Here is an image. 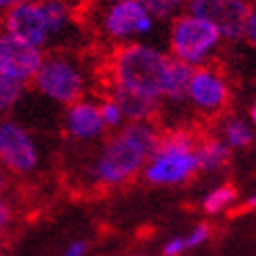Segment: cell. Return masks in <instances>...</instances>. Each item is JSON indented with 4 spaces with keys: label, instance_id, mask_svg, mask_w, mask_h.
<instances>
[{
    "label": "cell",
    "instance_id": "13",
    "mask_svg": "<svg viewBox=\"0 0 256 256\" xmlns=\"http://www.w3.org/2000/svg\"><path fill=\"white\" fill-rule=\"evenodd\" d=\"M110 99L120 108L122 116L130 118L132 122H145L149 118H154V114L158 112V99L145 97V94H138V92L126 90L120 86H114V84H112Z\"/></svg>",
    "mask_w": 256,
    "mask_h": 256
},
{
    "label": "cell",
    "instance_id": "14",
    "mask_svg": "<svg viewBox=\"0 0 256 256\" xmlns=\"http://www.w3.org/2000/svg\"><path fill=\"white\" fill-rule=\"evenodd\" d=\"M191 76H194V66H187V63L172 57L170 59V70H168L164 94L170 97L172 101H183L187 97V88H189Z\"/></svg>",
    "mask_w": 256,
    "mask_h": 256
},
{
    "label": "cell",
    "instance_id": "3",
    "mask_svg": "<svg viewBox=\"0 0 256 256\" xmlns=\"http://www.w3.org/2000/svg\"><path fill=\"white\" fill-rule=\"evenodd\" d=\"M218 30L196 15H180L174 19L170 30V48L174 59L196 66L204 61L218 44Z\"/></svg>",
    "mask_w": 256,
    "mask_h": 256
},
{
    "label": "cell",
    "instance_id": "2",
    "mask_svg": "<svg viewBox=\"0 0 256 256\" xmlns=\"http://www.w3.org/2000/svg\"><path fill=\"white\" fill-rule=\"evenodd\" d=\"M158 134L154 126L147 122L128 124L120 134H116L105 145L103 154L94 166V178L103 185H120L128 180L136 170L145 164L149 156H154Z\"/></svg>",
    "mask_w": 256,
    "mask_h": 256
},
{
    "label": "cell",
    "instance_id": "15",
    "mask_svg": "<svg viewBox=\"0 0 256 256\" xmlns=\"http://www.w3.org/2000/svg\"><path fill=\"white\" fill-rule=\"evenodd\" d=\"M196 154H198V158H200V168L204 166V168H208V170L220 168L222 164H227V160H229V149H227V145L220 143V141H214V138L200 143Z\"/></svg>",
    "mask_w": 256,
    "mask_h": 256
},
{
    "label": "cell",
    "instance_id": "22",
    "mask_svg": "<svg viewBox=\"0 0 256 256\" xmlns=\"http://www.w3.org/2000/svg\"><path fill=\"white\" fill-rule=\"evenodd\" d=\"M244 38H248L252 46H256V8L250 10L248 21H246V30H244Z\"/></svg>",
    "mask_w": 256,
    "mask_h": 256
},
{
    "label": "cell",
    "instance_id": "24",
    "mask_svg": "<svg viewBox=\"0 0 256 256\" xmlns=\"http://www.w3.org/2000/svg\"><path fill=\"white\" fill-rule=\"evenodd\" d=\"M183 248H185V240H172L164 248V256H176Z\"/></svg>",
    "mask_w": 256,
    "mask_h": 256
},
{
    "label": "cell",
    "instance_id": "20",
    "mask_svg": "<svg viewBox=\"0 0 256 256\" xmlns=\"http://www.w3.org/2000/svg\"><path fill=\"white\" fill-rule=\"evenodd\" d=\"M225 136H227L229 145H233V147H246L252 141V134L248 130V126L244 122H240V120H233L225 126Z\"/></svg>",
    "mask_w": 256,
    "mask_h": 256
},
{
    "label": "cell",
    "instance_id": "10",
    "mask_svg": "<svg viewBox=\"0 0 256 256\" xmlns=\"http://www.w3.org/2000/svg\"><path fill=\"white\" fill-rule=\"evenodd\" d=\"M200 168V158L196 152H160L152 156V164L147 166V180L158 185L180 183L189 178Z\"/></svg>",
    "mask_w": 256,
    "mask_h": 256
},
{
    "label": "cell",
    "instance_id": "8",
    "mask_svg": "<svg viewBox=\"0 0 256 256\" xmlns=\"http://www.w3.org/2000/svg\"><path fill=\"white\" fill-rule=\"evenodd\" d=\"M4 32L36 48H40L50 36L46 17L36 0L8 8L4 15Z\"/></svg>",
    "mask_w": 256,
    "mask_h": 256
},
{
    "label": "cell",
    "instance_id": "27",
    "mask_svg": "<svg viewBox=\"0 0 256 256\" xmlns=\"http://www.w3.org/2000/svg\"><path fill=\"white\" fill-rule=\"evenodd\" d=\"M24 2H32V0H0V10H8V8L24 4Z\"/></svg>",
    "mask_w": 256,
    "mask_h": 256
},
{
    "label": "cell",
    "instance_id": "9",
    "mask_svg": "<svg viewBox=\"0 0 256 256\" xmlns=\"http://www.w3.org/2000/svg\"><path fill=\"white\" fill-rule=\"evenodd\" d=\"M0 162L17 174L30 172L38 164L34 143L24 128L15 122L0 124Z\"/></svg>",
    "mask_w": 256,
    "mask_h": 256
},
{
    "label": "cell",
    "instance_id": "26",
    "mask_svg": "<svg viewBox=\"0 0 256 256\" xmlns=\"http://www.w3.org/2000/svg\"><path fill=\"white\" fill-rule=\"evenodd\" d=\"M84 250H86V246H84L82 242H76L74 246H70V250L66 252V256H82Z\"/></svg>",
    "mask_w": 256,
    "mask_h": 256
},
{
    "label": "cell",
    "instance_id": "29",
    "mask_svg": "<svg viewBox=\"0 0 256 256\" xmlns=\"http://www.w3.org/2000/svg\"><path fill=\"white\" fill-rule=\"evenodd\" d=\"M252 120H254V124H256V105H254V110H252Z\"/></svg>",
    "mask_w": 256,
    "mask_h": 256
},
{
    "label": "cell",
    "instance_id": "19",
    "mask_svg": "<svg viewBox=\"0 0 256 256\" xmlns=\"http://www.w3.org/2000/svg\"><path fill=\"white\" fill-rule=\"evenodd\" d=\"M233 198H236V187L233 185H222L218 189H214L212 194L204 200V210L214 214V212H220L227 204H231Z\"/></svg>",
    "mask_w": 256,
    "mask_h": 256
},
{
    "label": "cell",
    "instance_id": "7",
    "mask_svg": "<svg viewBox=\"0 0 256 256\" xmlns=\"http://www.w3.org/2000/svg\"><path fill=\"white\" fill-rule=\"evenodd\" d=\"M152 26H154V17L147 13L138 0H114L103 17L105 34L120 40L147 34Z\"/></svg>",
    "mask_w": 256,
    "mask_h": 256
},
{
    "label": "cell",
    "instance_id": "28",
    "mask_svg": "<svg viewBox=\"0 0 256 256\" xmlns=\"http://www.w3.org/2000/svg\"><path fill=\"white\" fill-rule=\"evenodd\" d=\"M4 187V176H2V172H0V189Z\"/></svg>",
    "mask_w": 256,
    "mask_h": 256
},
{
    "label": "cell",
    "instance_id": "1",
    "mask_svg": "<svg viewBox=\"0 0 256 256\" xmlns=\"http://www.w3.org/2000/svg\"><path fill=\"white\" fill-rule=\"evenodd\" d=\"M170 59L152 46L126 44L112 55L110 76L114 86L132 90L145 97H164Z\"/></svg>",
    "mask_w": 256,
    "mask_h": 256
},
{
    "label": "cell",
    "instance_id": "4",
    "mask_svg": "<svg viewBox=\"0 0 256 256\" xmlns=\"http://www.w3.org/2000/svg\"><path fill=\"white\" fill-rule=\"evenodd\" d=\"M187 8L189 15L212 24L220 38L227 40L244 38L246 21L252 10L246 0H187Z\"/></svg>",
    "mask_w": 256,
    "mask_h": 256
},
{
    "label": "cell",
    "instance_id": "21",
    "mask_svg": "<svg viewBox=\"0 0 256 256\" xmlns=\"http://www.w3.org/2000/svg\"><path fill=\"white\" fill-rule=\"evenodd\" d=\"M99 114H101V118H103V124H110V126L118 124V122L122 120V112H120V108H118V105H116L112 99H108V101L101 105Z\"/></svg>",
    "mask_w": 256,
    "mask_h": 256
},
{
    "label": "cell",
    "instance_id": "11",
    "mask_svg": "<svg viewBox=\"0 0 256 256\" xmlns=\"http://www.w3.org/2000/svg\"><path fill=\"white\" fill-rule=\"evenodd\" d=\"M187 97L194 101L202 112H220L229 103V86L220 72L212 68L194 70Z\"/></svg>",
    "mask_w": 256,
    "mask_h": 256
},
{
    "label": "cell",
    "instance_id": "12",
    "mask_svg": "<svg viewBox=\"0 0 256 256\" xmlns=\"http://www.w3.org/2000/svg\"><path fill=\"white\" fill-rule=\"evenodd\" d=\"M66 126L74 136L88 138V136H94L103 130V118L99 114V108H94L92 103L76 101V103H72L68 110Z\"/></svg>",
    "mask_w": 256,
    "mask_h": 256
},
{
    "label": "cell",
    "instance_id": "5",
    "mask_svg": "<svg viewBox=\"0 0 256 256\" xmlns=\"http://www.w3.org/2000/svg\"><path fill=\"white\" fill-rule=\"evenodd\" d=\"M36 86L46 94V97L55 99L59 103H76L84 92V80L78 68L72 61L52 57L42 61L38 74L34 76Z\"/></svg>",
    "mask_w": 256,
    "mask_h": 256
},
{
    "label": "cell",
    "instance_id": "18",
    "mask_svg": "<svg viewBox=\"0 0 256 256\" xmlns=\"http://www.w3.org/2000/svg\"><path fill=\"white\" fill-rule=\"evenodd\" d=\"M145 10L156 19H166L170 15L178 13L180 8L187 4V0H138Z\"/></svg>",
    "mask_w": 256,
    "mask_h": 256
},
{
    "label": "cell",
    "instance_id": "23",
    "mask_svg": "<svg viewBox=\"0 0 256 256\" xmlns=\"http://www.w3.org/2000/svg\"><path fill=\"white\" fill-rule=\"evenodd\" d=\"M208 233H210V229H208V225H200L194 233H191V238L189 240H185V246H198V244H202L206 238H208Z\"/></svg>",
    "mask_w": 256,
    "mask_h": 256
},
{
    "label": "cell",
    "instance_id": "17",
    "mask_svg": "<svg viewBox=\"0 0 256 256\" xmlns=\"http://www.w3.org/2000/svg\"><path fill=\"white\" fill-rule=\"evenodd\" d=\"M24 94V82L0 72V116L6 114Z\"/></svg>",
    "mask_w": 256,
    "mask_h": 256
},
{
    "label": "cell",
    "instance_id": "6",
    "mask_svg": "<svg viewBox=\"0 0 256 256\" xmlns=\"http://www.w3.org/2000/svg\"><path fill=\"white\" fill-rule=\"evenodd\" d=\"M42 61L44 59L40 48L26 44L24 40L0 30V72L2 74L19 82H28L38 74Z\"/></svg>",
    "mask_w": 256,
    "mask_h": 256
},
{
    "label": "cell",
    "instance_id": "25",
    "mask_svg": "<svg viewBox=\"0 0 256 256\" xmlns=\"http://www.w3.org/2000/svg\"><path fill=\"white\" fill-rule=\"evenodd\" d=\"M8 220H10V210L4 202L0 200V229H4L8 225Z\"/></svg>",
    "mask_w": 256,
    "mask_h": 256
},
{
    "label": "cell",
    "instance_id": "16",
    "mask_svg": "<svg viewBox=\"0 0 256 256\" xmlns=\"http://www.w3.org/2000/svg\"><path fill=\"white\" fill-rule=\"evenodd\" d=\"M40 8L46 17L50 34H57V32L66 28L68 19H70V8L63 0H40Z\"/></svg>",
    "mask_w": 256,
    "mask_h": 256
}]
</instances>
